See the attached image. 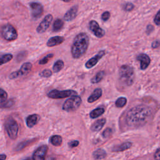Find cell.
<instances>
[{
	"mask_svg": "<svg viewBox=\"0 0 160 160\" xmlns=\"http://www.w3.org/2000/svg\"><path fill=\"white\" fill-rule=\"evenodd\" d=\"M151 114V109L148 106L143 104L138 105L128 111L126 121L128 125L131 127H139L147 122Z\"/></svg>",
	"mask_w": 160,
	"mask_h": 160,
	"instance_id": "1",
	"label": "cell"
},
{
	"mask_svg": "<svg viewBox=\"0 0 160 160\" xmlns=\"http://www.w3.org/2000/svg\"><path fill=\"white\" fill-rule=\"evenodd\" d=\"M89 38L85 32H80L74 38L71 48V52L74 59H79L84 56L89 47Z\"/></svg>",
	"mask_w": 160,
	"mask_h": 160,
	"instance_id": "2",
	"label": "cell"
},
{
	"mask_svg": "<svg viewBox=\"0 0 160 160\" xmlns=\"http://www.w3.org/2000/svg\"><path fill=\"white\" fill-rule=\"evenodd\" d=\"M119 79L127 86L131 85L134 80V72L132 67L128 65H122L119 70Z\"/></svg>",
	"mask_w": 160,
	"mask_h": 160,
	"instance_id": "3",
	"label": "cell"
},
{
	"mask_svg": "<svg viewBox=\"0 0 160 160\" xmlns=\"http://www.w3.org/2000/svg\"><path fill=\"white\" fill-rule=\"evenodd\" d=\"M4 128L10 139L15 140L18 134L19 126L17 121L12 118H8L4 123Z\"/></svg>",
	"mask_w": 160,
	"mask_h": 160,
	"instance_id": "4",
	"label": "cell"
},
{
	"mask_svg": "<svg viewBox=\"0 0 160 160\" xmlns=\"http://www.w3.org/2000/svg\"><path fill=\"white\" fill-rule=\"evenodd\" d=\"M1 34L2 38L8 41H14L18 36L16 28L10 24H6L2 28Z\"/></svg>",
	"mask_w": 160,
	"mask_h": 160,
	"instance_id": "5",
	"label": "cell"
},
{
	"mask_svg": "<svg viewBox=\"0 0 160 160\" xmlns=\"http://www.w3.org/2000/svg\"><path fill=\"white\" fill-rule=\"evenodd\" d=\"M82 102L80 96L76 95L68 99L62 105V109L66 111H72L77 109Z\"/></svg>",
	"mask_w": 160,
	"mask_h": 160,
	"instance_id": "6",
	"label": "cell"
},
{
	"mask_svg": "<svg viewBox=\"0 0 160 160\" xmlns=\"http://www.w3.org/2000/svg\"><path fill=\"white\" fill-rule=\"evenodd\" d=\"M48 96L51 99H63L68 97H71L78 95L76 91L71 89L59 91L58 89H52L48 93Z\"/></svg>",
	"mask_w": 160,
	"mask_h": 160,
	"instance_id": "7",
	"label": "cell"
},
{
	"mask_svg": "<svg viewBox=\"0 0 160 160\" xmlns=\"http://www.w3.org/2000/svg\"><path fill=\"white\" fill-rule=\"evenodd\" d=\"M89 28L92 33L98 38H102L105 34V31L102 29L97 21L95 20H91L89 22Z\"/></svg>",
	"mask_w": 160,
	"mask_h": 160,
	"instance_id": "8",
	"label": "cell"
},
{
	"mask_svg": "<svg viewBox=\"0 0 160 160\" xmlns=\"http://www.w3.org/2000/svg\"><path fill=\"white\" fill-rule=\"evenodd\" d=\"M29 7L31 11V16L32 18L36 19L39 18L43 13L42 5L37 2H32L29 4Z\"/></svg>",
	"mask_w": 160,
	"mask_h": 160,
	"instance_id": "9",
	"label": "cell"
},
{
	"mask_svg": "<svg viewBox=\"0 0 160 160\" xmlns=\"http://www.w3.org/2000/svg\"><path fill=\"white\" fill-rule=\"evenodd\" d=\"M53 17L51 14H49L46 15L44 19L41 21V22L39 23L38 26L36 28V31L38 33H43L51 25V23L52 21Z\"/></svg>",
	"mask_w": 160,
	"mask_h": 160,
	"instance_id": "10",
	"label": "cell"
},
{
	"mask_svg": "<svg viewBox=\"0 0 160 160\" xmlns=\"http://www.w3.org/2000/svg\"><path fill=\"white\" fill-rule=\"evenodd\" d=\"M48 147L47 145H41L38 147L32 154V160H45Z\"/></svg>",
	"mask_w": 160,
	"mask_h": 160,
	"instance_id": "11",
	"label": "cell"
},
{
	"mask_svg": "<svg viewBox=\"0 0 160 160\" xmlns=\"http://www.w3.org/2000/svg\"><path fill=\"white\" fill-rule=\"evenodd\" d=\"M106 51L101 50L98 52L97 54L92 57L91 59H89L86 63H85V67L87 69H91L92 67H94L96 64L99 62V61L106 54Z\"/></svg>",
	"mask_w": 160,
	"mask_h": 160,
	"instance_id": "12",
	"label": "cell"
},
{
	"mask_svg": "<svg viewBox=\"0 0 160 160\" xmlns=\"http://www.w3.org/2000/svg\"><path fill=\"white\" fill-rule=\"evenodd\" d=\"M136 59L140 62V69L141 70L146 69L151 62L150 58L147 54L144 53L139 54L136 57Z\"/></svg>",
	"mask_w": 160,
	"mask_h": 160,
	"instance_id": "13",
	"label": "cell"
},
{
	"mask_svg": "<svg viewBox=\"0 0 160 160\" xmlns=\"http://www.w3.org/2000/svg\"><path fill=\"white\" fill-rule=\"evenodd\" d=\"M78 6L77 5L72 6L64 15L63 19L65 21H71L75 19L77 16Z\"/></svg>",
	"mask_w": 160,
	"mask_h": 160,
	"instance_id": "14",
	"label": "cell"
},
{
	"mask_svg": "<svg viewBox=\"0 0 160 160\" xmlns=\"http://www.w3.org/2000/svg\"><path fill=\"white\" fill-rule=\"evenodd\" d=\"M65 39L64 37L61 36H55L53 37L50 38L47 42L46 45L48 47H54L58 45H59L62 44L64 41Z\"/></svg>",
	"mask_w": 160,
	"mask_h": 160,
	"instance_id": "15",
	"label": "cell"
},
{
	"mask_svg": "<svg viewBox=\"0 0 160 160\" xmlns=\"http://www.w3.org/2000/svg\"><path fill=\"white\" fill-rule=\"evenodd\" d=\"M39 116L37 114H31L29 116H28L26 118V125L28 126V127L29 128H32L33 126H34L38 122L39 119Z\"/></svg>",
	"mask_w": 160,
	"mask_h": 160,
	"instance_id": "16",
	"label": "cell"
},
{
	"mask_svg": "<svg viewBox=\"0 0 160 160\" xmlns=\"http://www.w3.org/2000/svg\"><path fill=\"white\" fill-rule=\"evenodd\" d=\"M102 93V91L101 88L95 89L92 92V93L88 98V102L89 103H92L97 101L98 99H99L101 97Z\"/></svg>",
	"mask_w": 160,
	"mask_h": 160,
	"instance_id": "17",
	"label": "cell"
},
{
	"mask_svg": "<svg viewBox=\"0 0 160 160\" xmlns=\"http://www.w3.org/2000/svg\"><path fill=\"white\" fill-rule=\"evenodd\" d=\"M32 68V64L29 62H26L23 63L20 69L18 70L20 76H24L28 74L31 70Z\"/></svg>",
	"mask_w": 160,
	"mask_h": 160,
	"instance_id": "18",
	"label": "cell"
},
{
	"mask_svg": "<svg viewBox=\"0 0 160 160\" xmlns=\"http://www.w3.org/2000/svg\"><path fill=\"white\" fill-rule=\"evenodd\" d=\"M105 122H106V119L104 118L98 119L92 124L91 127V129L92 131H99L102 128Z\"/></svg>",
	"mask_w": 160,
	"mask_h": 160,
	"instance_id": "19",
	"label": "cell"
},
{
	"mask_svg": "<svg viewBox=\"0 0 160 160\" xmlns=\"http://www.w3.org/2000/svg\"><path fill=\"white\" fill-rule=\"evenodd\" d=\"M92 156L95 159L100 160V159H104L106 157V152L104 150L102 149H98L93 152Z\"/></svg>",
	"mask_w": 160,
	"mask_h": 160,
	"instance_id": "20",
	"label": "cell"
},
{
	"mask_svg": "<svg viewBox=\"0 0 160 160\" xmlns=\"http://www.w3.org/2000/svg\"><path fill=\"white\" fill-rule=\"evenodd\" d=\"M64 26V22L62 19L58 18L56 19L52 24V31L54 32H57L60 31Z\"/></svg>",
	"mask_w": 160,
	"mask_h": 160,
	"instance_id": "21",
	"label": "cell"
},
{
	"mask_svg": "<svg viewBox=\"0 0 160 160\" xmlns=\"http://www.w3.org/2000/svg\"><path fill=\"white\" fill-rule=\"evenodd\" d=\"M64 66V62L61 59L57 60L53 64L52 71L54 72H58L62 69Z\"/></svg>",
	"mask_w": 160,
	"mask_h": 160,
	"instance_id": "22",
	"label": "cell"
},
{
	"mask_svg": "<svg viewBox=\"0 0 160 160\" xmlns=\"http://www.w3.org/2000/svg\"><path fill=\"white\" fill-rule=\"evenodd\" d=\"M50 142L55 146H61L62 142V137L59 135H54L50 138Z\"/></svg>",
	"mask_w": 160,
	"mask_h": 160,
	"instance_id": "23",
	"label": "cell"
},
{
	"mask_svg": "<svg viewBox=\"0 0 160 160\" xmlns=\"http://www.w3.org/2000/svg\"><path fill=\"white\" fill-rule=\"evenodd\" d=\"M104 112V109L102 108H98L94 109H93L92 111H91L89 116L90 118L92 119H95L101 115H102Z\"/></svg>",
	"mask_w": 160,
	"mask_h": 160,
	"instance_id": "24",
	"label": "cell"
},
{
	"mask_svg": "<svg viewBox=\"0 0 160 160\" xmlns=\"http://www.w3.org/2000/svg\"><path fill=\"white\" fill-rule=\"evenodd\" d=\"M131 145H132L131 142H124V143H122V144H121L119 146H116V147L113 148L112 151H116V152L122 151H124V150H126V149H128L129 148H130Z\"/></svg>",
	"mask_w": 160,
	"mask_h": 160,
	"instance_id": "25",
	"label": "cell"
},
{
	"mask_svg": "<svg viewBox=\"0 0 160 160\" xmlns=\"http://www.w3.org/2000/svg\"><path fill=\"white\" fill-rule=\"evenodd\" d=\"M104 75H105L104 71H100L98 72H97V74L91 79V82L93 84L98 83L103 79Z\"/></svg>",
	"mask_w": 160,
	"mask_h": 160,
	"instance_id": "26",
	"label": "cell"
},
{
	"mask_svg": "<svg viewBox=\"0 0 160 160\" xmlns=\"http://www.w3.org/2000/svg\"><path fill=\"white\" fill-rule=\"evenodd\" d=\"M13 58L11 54H5L0 56V66L9 62Z\"/></svg>",
	"mask_w": 160,
	"mask_h": 160,
	"instance_id": "27",
	"label": "cell"
},
{
	"mask_svg": "<svg viewBox=\"0 0 160 160\" xmlns=\"http://www.w3.org/2000/svg\"><path fill=\"white\" fill-rule=\"evenodd\" d=\"M127 102V99L124 97H120L117 99L115 102V105L118 108H122L124 107Z\"/></svg>",
	"mask_w": 160,
	"mask_h": 160,
	"instance_id": "28",
	"label": "cell"
},
{
	"mask_svg": "<svg viewBox=\"0 0 160 160\" xmlns=\"http://www.w3.org/2000/svg\"><path fill=\"white\" fill-rule=\"evenodd\" d=\"M54 56V54L52 53H49L46 56H45L43 58H42L41 60L39 61V64L41 65L46 64L48 62V61Z\"/></svg>",
	"mask_w": 160,
	"mask_h": 160,
	"instance_id": "29",
	"label": "cell"
},
{
	"mask_svg": "<svg viewBox=\"0 0 160 160\" xmlns=\"http://www.w3.org/2000/svg\"><path fill=\"white\" fill-rule=\"evenodd\" d=\"M8 98V93L3 89L0 88V104L3 103Z\"/></svg>",
	"mask_w": 160,
	"mask_h": 160,
	"instance_id": "30",
	"label": "cell"
},
{
	"mask_svg": "<svg viewBox=\"0 0 160 160\" xmlns=\"http://www.w3.org/2000/svg\"><path fill=\"white\" fill-rule=\"evenodd\" d=\"M52 74V72L51 70L49 69H44L43 71H42L40 73H39V76L42 78H49L50 76H51Z\"/></svg>",
	"mask_w": 160,
	"mask_h": 160,
	"instance_id": "31",
	"label": "cell"
},
{
	"mask_svg": "<svg viewBox=\"0 0 160 160\" xmlns=\"http://www.w3.org/2000/svg\"><path fill=\"white\" fill-rule=\"evenodd\" d=\"M134 8V6L131 2H126L123 5V9L126 11H131Z\"/></svg>",
	"mask_w": 160,
	"mask_h": 160,
	"instance_id": "32",
	"label": "cell"
},
{
	"mask_svg": "<svg viewBox=\"0 0 160 160\" xmlns=\"http://www.w3.org/2000/svg\"><path fill=\"white\" fill-rule=\"evenodd\" d=\"M110 12L109 11H104L101 15V19L103 21H108L110 18Z\"/></svg>",
	"mask_w": 160,
	"mask_h": 160,
	"instance_id": "33",
	"label": "cell"
},
{
	"mask_svg": "<svg viewBox=\"0 0 160 160\" xmlns=\"http://www.w3.org/2000/svg\"><path fill=\"white\" fill-rule=\"evenodd\" d=\"M154 22L157 26H160V10H159L156 13L154 18Z\"/></svg>",
	"mask_w": 160,
	"mask_h": 160,
	"instance_id": "34",
	"label": "cell"
},
{
	"mask_svg": "<svg viewBox=\"0 0 160 160\" xmlns=\"http://www.w3.org/2000/svg\"><path fill=\"white\" fill-rule=\"evenodd\" d=\"M111 129L110 128H106L102 132V136L104 138H106L108 137H109L110 136V134H111Z\"/></svg>",
	"mask_w": 160,
	"mask_h": 160,
	"instance_id": "35",
	"label": "cell"
},
{
	"mask_svg": "<svg viewBox=\"0 0 160 160\" xmlns=\"http://www.w3.org/2000/svg\"><path fill=\"white\" fill-rule=\"evenodd\" d=\"M19 76H20V75H19V73L18 71H14V72H11V73L9 74V79H16V78H17L19 77Z\"/></svg>",
	"mask_w": 160,
	"mask_h": 160,
	"instance_id": "36",
	"label": "cell"
},
{
	"mask_svg": "<svg viewBox=\"0 0 160 160\" xmlns=\"http://www.w3.org/2000/svg\"><path fill=\"white\" fill-rule=\"evenodd\" d=\"M79 144V142L78 140H74V141H71L69 142V146L70 148H75L76 146H78Z\"/></svg>",
	"mask_w": 160,
	"mask_h": 160,
	"instance_id": "37",
	"label": "cell"
},
{
	"mask_svg": "<svg viewBox=\"0 0 160 160\" xmlns=\"http://www.w3.org/2000/svg\"><path fill=\"white\" fill-rule=\"evenodd\" d=\"M155 160H160V148L158 149L154 155Z\"/></svg>",
	"mask_w": 160,
	"mask_h": 160,
	"instance_id": "38",
	"label": "cell"
},
{
	"mask_svg": "<svg viewBox=\"0 0 160 160\" xmlns=\"http://www.w3.org/2000/svg\"><path fill=\"white\" fill-rule=\"evenodd\" d=\"M159 46H160V42L159 41H157V40L153 41L152 43V45H151L152 48H154V49L158 48Z\"/></svg>",
	"mask_w": 160,
	"mask_h": 160,
	"instance_id": "39",
	"label": "cell"
},
{
	"mask_svg": "<svg viewBox=\"0 0 160 160\" xmlns=\"http://www.w3.org/2000/svg\"><path fill=\"white\" fill-rule=\"evenodd\" d=\"M154 29V27L152 26V25H148L146 28V32L147 33H149V32H151Z\"/></svg>",
	"mask_w": 160,
	"mask_h": 160,
	"instance_id": "40",
	"label": "cell"
},
{
	"mask_svg": "<svg viewBox=\"0 0 160 160\" xmlns=\"http://www.w3.org/2000/svg\"><path fill=\"white\" fill-rule=\"evenodd\" d=\"M6 155L4 154H0V160H6Z\"/></svg>",
	"mask_w": 160,
	"mask_h": 160,
	"instance_id": "41",
	"label": "cell"
},
{
	"mask_svg": "<svg viewBox=\"0 0 160 160\" xmlns=\"http://www.w3.org/2000/svg\"><path fill=\"white\" fill-rule=\"evenodd\" d=\"M62 1H64V2H70V1H72V0H62Z\"/></svg>",
	"mask_w": 160,
	"mask_h": 160,
	"instance_id": "42",
	"label": "cell"
},
{
	"mask_svg": "<svg viewBox=\"0 0 160 160\" xmlns=\"http://www.w3.org/2000/svg\"><path fill=\"white\" fill-rule=\"evenodd\" d=\"M48 160H56V159L55 158H50L48 159Z\"/></svg>",
	"mask_w": 160,
	"mask_h": 160,
	"instance_id": "43",
	"label": "cell"
},
{
	"mask_svg": "<svg viewBox=\"0 0 160 160\" xmlns=\"http://www.w3.org/2000/svg\"><path fill=\"white\" fill-rule=\"evenodd\" d=\"M24 160H31V159H29V158H28V159H24Z\"/></svg>",
	"mask_w": 160,
	"mask_h": 160,
	"instance_id": "44",
	"label": "cell"
}]
</instances>
